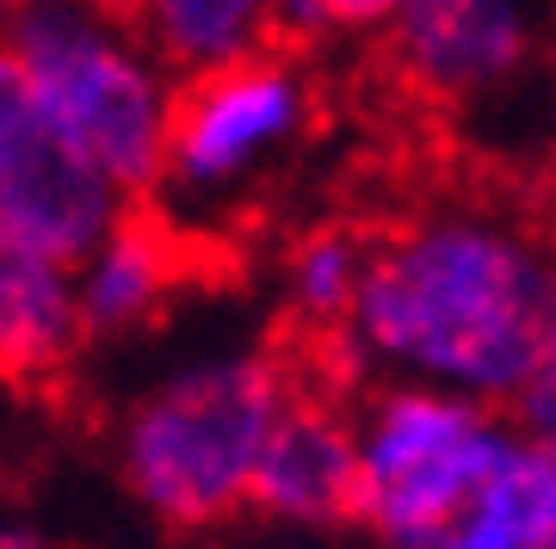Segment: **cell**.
<instances>
[{"instance_id": "1", "label": "cell", "mask_w": 556, "mask_h": 549, "mask_svg": "<svg viewBox=\"0 0 556 549\" xmlns=\"http://www.w3.org/2000/svg\"><path fill=\"white\" fill-rule=\"evenodd\" d=\"M556 315V247L507 210L439 204L365 254L346 340L396 383L514 408Z\"/></svg>"}, {"instance_id": "14", "label": "cell", "mask_w": 556, "mask_h": 549, "mask_svg": "<svg viewBox=\"0 0 556 549\" xmlns=\"http://www.w3.org/2000/svg\"><path fill=\"white\" fill-rule=\"evenodd\" d=\"M514 426L519 432H556V315H551V334H544V353H538L532 390L514 401Z\"/></svg>"}, {"instance_id": "17", "label": "cell", "mask_w": 556, "mask_h": 549, "mask_svg": "<svg viewBox=\"0 0 556 549\" xmlns=\"http://www.w3.org/2000/svg\"><path fill=\"white\" fill-rule=\"evenodd\" d=\"M0 549H43V537L25 531V525H13V519H0Z\"/></svg>"}, {"instance_id": "3", "label": "cell", "mask_w": 556, "mask_h": 549, "mask_svg": "<svg viewBox=\"0 0 556 549\" xmlns=\"http://www.w3.org/2000/svg\"><path fill=\"white\" fill-rule=\"evenodd\" d=\"M291 408V376L273 353H211L167 371L118 426V475L167 531H204L248 507V475Z\"/></svg>"}, {"instance_id": "7", "label": "cell", "mask_w": 556, "mask_h": 549, "mask_svg": "<svg viewBox=\"0 0 556 549\" xmlns=\"http://www.w3.org/2000/svg\"><path fill=\"white\" fill-rule=\"evenodd\" d=\"M383 38L415 93L470 105L532 62V13L526 0H402Z\"/></svg>"}, {"instance_id": "16", "label": "cell", "mask_w": 556, "mask_h": 549, "mask_svg": "<svg viewBox=\"0 0 556 549\" xmlns=\"http://www.w3.org/2000/svg\"><path fill=\"white\" fill-rule=\"evenodd\" d=\"M402 0H321L328 31H390Z\"/></svg>"}, {"instance_id": "11", "label": "cell", "mask_w": 556, "mask_h": 549, "mask_svg": "<svg viewBox=\"0 0 556 549\" xmlns=\"http://www.w3.org/2000/svg\"><path fill=\"white\" fill-rule=\"evenodd\" d=\"M112 7L174 87L273 50L266 0H112Z\"/></svg>"}, {"instance_id": "5", "label": "cell", "mask_w": 556, "mask_h": 549, "mask_svg": "<svg viewBox=\"0 0 556 549\" xmlns=\"http://www.w3.org/2000/svg\"><path fill=\"white\" fill-rule=\"evenodd\" d=\"M303 124H309V80L285 50H260L236 68L179 80L155 192H167L179 210L229 204L303 137Z\"/></svg>"}, {"instance_id": "8", "label": "cell", "mask_w": 556, "mask_h": 549, "mask_svg": "<svg viewBox=\"0 0 556 549\" xmlns=\"http://www.w3.org/2000/svg\"><path fill=\"white\" fill-rule=\"evenodd\" d=\"M353 488H358L353 426L340 413L316 408V401H291L254 457L248 507L273 525L321 531L353 519Z\"/></svg>"}, {"instance_id": "15", "label": "cell", "mask_w": 556, "mask_h": 549, "mask_svg": "<svg viewBox=\"0 0 556 549\" xmlns=\"http://www.w3.org/2000/svg\"><path fill=\"white\" fill-rule=\"evenodd\" d=\"M266 20H273V43H316V38H328V13H321V0H266Z\"/></svg>"}, {"instance_id": "12", "label": "cell", "mask_w": 556, "mask_h": 549, "mask_svg": "<svg viewBox=\"0 0 556 549\" xmlns=\"http://www.w3.org/2000/svg\"><path fill=\"white\" fill-rule=\"evenodd\" d=\"M75 266L0 235V376H50L80 346Z\"/></svg>"}, {"instance_id": "13", "label": "cell", "mask_w": 556, "mask_h": 549, "mask_svg": "<svg viewBox=\"0 0 556 549\" xmlns=\"http://www.w3.org/2000/svg\"><path fill=\"white\" fill-rule=\"evenodd\" d=\"M365 241L346 235V229H316L303 235L285 259V296L298 321L309 328H346V309L358 296V278H365Z\"/></svg>"}, {"instance_id": "4", "label": "cell", "mask_w": 556, "mask_h": 549, "mask_svg": "<svg viewBox=\"0 0 556 549\" xmlns=\"http://www.w3.org/2000/svg\"><path fill=\"white\" fill-rule=\"evenodd\" d=\"M514 438L519 426L501 408L433 383H390L353 426V519L378 531L383 549L445 525L482 488V475L514 451Z\"/></svg>"}, {"instance_id": "10", "label": "cell", "mask_w": 556, "mask_h": 549, "mask_svg": "<svg viewBox=\"0 0 556 549\" xmlns=\"http://www.w3.org/2000/svg\"><path fill=\"white\" fill-rule=\"evenodd\" d=\"M179 278V247L155 216L124 210L112 235L75 266V303H80V334H137L142 321H155Z\"/></svg>"}, {"instance_id": "6", "label": "cell", "mask_w": 556, "mask_h": 549, "mask_svg": "<svg viewBox=\"0 0 556 549\" xmlns=\"http://www.w3.org/2000/svg\"><path fill=\"white\" fill-rule=\"evenodd\" d=\"M124 210L130 204L56 137L13 56L0 50V235L43 259L80 266Z\"/></svg>"}, {"instance_id": "19", "label": "cell", "mask_w": 556, "mask_h": 549, "mask_svg": "<svg viewBox=\"0 0 556 549\" xmlns=\"http://www.w3.org/2000/svg\"><path fill=\"white\" fill-rule=\"evenodd\" d=\"M278 549H316V544H278Z\"/></svg>"}, {"instance_id": "18", "label": "cell", "mask_w": 556, "mask_h": 549, "mask_svg": "<svg viewBox=\"0 0 556 549\" xmlns=\"http://www.w3.org/2000/svg\"><path fill=\"white\" fill-rule=\"evenodd\" d=\"M7 20H13V0H0V38H7Z\"/></svg>"}, {"instance_id": "9", "label": "cell", "mask_w": 556, "mask_h": 549, "mask_svg": "<svg viewBox=\"0 0 556 549\" xmlns=\"http://www.w3.org/2000/svg\"><path fill=\"white\" fill-rule=\"evenodd\" d=\"M390 549H556V432H519L445 525Z\"/></svg>"}, {"instance_id": "2", "label": "cell", "mask_w": 556, "mask_h": 549, "mask_svg": "<svg viewBox=\"0 0 556 549\" xmlns=\"http://www.w3.org/2000/svg\"><path fill=\"white\" fill-rule=\"evenodd\" d=\"M0 50L13 56L56 137L124 204L155 192L174 80L130 38L112 0H13Z\"/></svg>"}]
</instances>
